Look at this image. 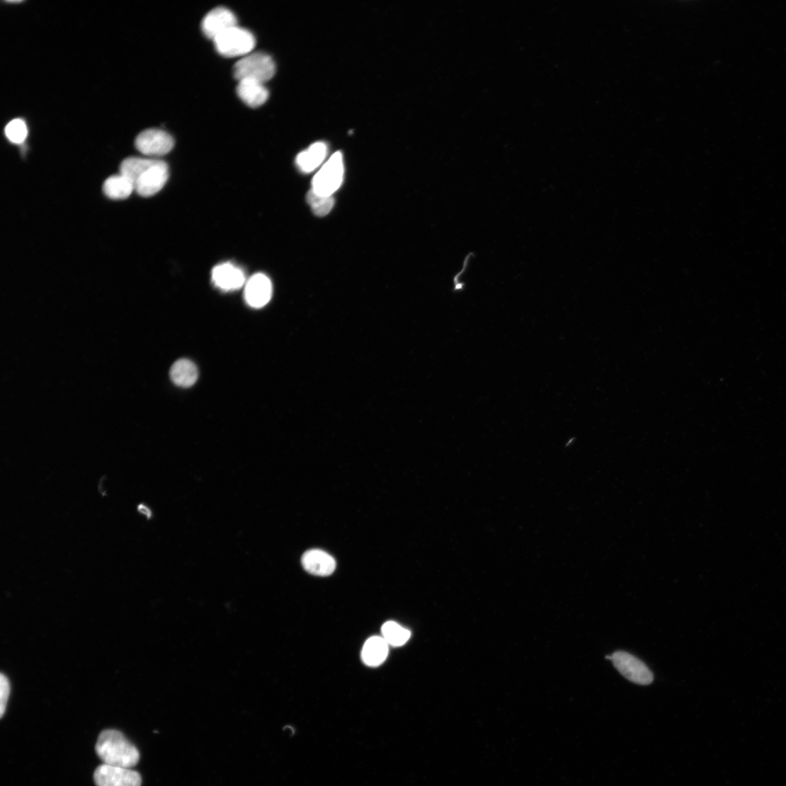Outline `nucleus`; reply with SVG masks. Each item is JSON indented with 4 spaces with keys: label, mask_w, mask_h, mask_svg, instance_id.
I'll return each mask as SVG.
<instances>
[{
    "label": "nucleus",
    "mask_w": 786,
    "mask_h": 786,
    "mask_svg": "<svg viewBox=\"0 0 786 786\" xmlns=\"http://www.w3.org/2000/svg\"><path fill=\"white\" fill-rule=\"evenodd\" d=\"M327 153L328 147L324 142L314 143L297 155L296 164L302 172L311 173L324 161Z\"/></svg>",
    "instance_id": "nucleus-13"
},
{
    "label": "nucleus",
    "mask_w": 786,
    "mask_h": 786,
    "mask_svg": "<svg viewBox=\"0 0 786 786\" xmlns=\"http://www.w3.org/2000/svg\"><path fill=\"white\" fill-rule=\"evenodd\" d=\"M307 201L312 212L318 217H325L330 213L334 205L333 196H323L310 190L307 195Z\"/></svg>",
    "instance_id": "nucleus-19"
},
{
    "label": "nucleus",
    "mask_w": 786,
    "mask_h": 786,
    "mask_svg": "<svg viewBox=\"0 0 786 786\" xmlns=\"http://www.w3.org/2000/svg\"><path fill=\"white\" fill-rule=\"evenodd\" d=\"M389 644L383 637H373L367 640L362 649V659L370 667H377L387 659Z\"/></svg>",
    "instance_id": "nucleus-15"
},
{
    "label": "nucleus",
    "mask_w": 786,
    "mask_h": 786,
    "mask_svg": "<svg viewBox=\"0 0 786 786\" xmlns=\"http://www.w3.org/2000/svg\"><path fill=\"white\" fill-rule=\"evenodd\" d=\"M237 18L228 8L218 7L208 12L204 17L201 28L204 35L213 40L218 36L237 25Z\"/></svg>",
    "instance_id": "nucleus-9"
},
{
    "label": "nucleus",
    "mask_w": 786,
    "mask_h": 786,
    "mask_svg": "<svg viewBox=\"0 0 786 786\" xmlns=\"http://www.w3.org/2000/svg\"><path fill=\"white\" fill-rule=\"evenodd\" d=\"M5 132L10 142L20 144L28 137V129L23 120L14 119L6 125Z\"/></svg>",
    "instance_id": "nucleus-20"
},
{
    "label": "nucleus",
    "mask_w": 786,
    "mask_h": 786,
    "mask_svg": "<svg viewBox=\"0 0 786 786\" xmlns=\"http://www.w3.org/2000/svg\"><path fill=\"white\" fill-rule=\"evenodd\" d=\"M96 751L104 765L133 768L139 761V753L120 731L108 729L98 736Z\"/></svg>",
    "instance_id": "nucleus-2"
},
{
    "label": "nucleus",
    "mask_w": 786,
    "mask_h": 786,
    "mask_svg": "<svg viewBox=\"0 0 786 786\" xmlns=\"http://www.w3.org/2000/svg\"><path fill=\"white\" fill-rule=\"evenodd\" d=\"M382 634L387 643L393 647L404 645L411 637V633L407 629L392 621L383 625Z\"/></svg>",
    "instance_id": "nucleus-18"
},
{
    "label": "nucleus",
    "mask_w": 786,
    "mask_h": 786,
    "mask_svg": "<svg viewBox=\"0 0 786 786\" xmlns=\"http://www.w3.org/2000/svg\"><path fill=\"white\" fill-rule=\"evenodd\" d=\"M344 172L343 154L336 152L314 176L311 190L320 195L332 196L342 186Z\"/></svg>",
    "instance_id": "nucleus-4"
},
{
    "label": "nucleus",
    "mask_w": 786,
    "mask_h": 786,
    "mask_svg": "<svg viewBox=\"0 0 786 786\" xmlns=\"http://www.w3.org/2000/svg\"><path fill=\"white\" fill-rule=\"evenodd\" d=\"M212 281L221 290L229 292L240 290L246 283V277L240 268L224 263L213 269Z\"/></svg>",
    "instance_id": "nucleus-11"
},
{
    "label": "nucleus",
    "mask_w": 786,
    "mask_h": 786,
    "mask_svg": "<svg viewBox=\"0 0 786 786\" xmlns=\"http://www.w3.org/2000/svg\"><path fill=\"white\" fill-rule=\"evenodd\" d=\"M239 82L237 93L248 106L258 108L268 101L269 91L264 84L253 80H243Z\"/></svg>",
    "instance_id": "nucleus-14"
},
{
    "label": "nucleus",
    "mask_w": 786,
    "mask_h": 786,
    "mask_svg": "<svg viewBox=\"0 0 786 786\" xmlns=\"http://www.w3.org/2000/svg\"><path fill=\"white\" fill-rule=\"evenodd\" d=\"M612 656V661L616 669L632 683L639 685H649L653 683L652 672L644 663L632 654L617 651Z\"/></svg>",
    "instance_id": "nucleus-6"
},
{
    "label": "nucleus",
    "mask_w": 786,
    "mask_h": 786,
    "mask_svg": "<svg viewBox=\"0 0 786 786\" xmlns=\"http://www.w3.org/2000/svg\"><path fill=\"white\" fill-rule=\"evenodd\" d=\"M137 511L139 513L144 516L148 520L152 517V512L150 508L143 503L138 505Z\"/></svg>",
    "instance_id": "nucleus-22"
},
{
    "label": "nucleus",
    "mask_w": 786,
    "mask_h": 786,
    "mask_svg": "<svg viewBox=\"0 0 786 786\" xmlns=\"http://www.w3.org/2000/svg\"><path fill=\"white\" fill-rule=\"evenodd\" d=\"M275 72V64L272 57L262 52L248 55L234 67V76L239 81L253 80L265 84Z\"/></svg>",
    "instance_id": "nucleus-3"
},
{
    "label": "nucleus",
    "mask_w": 786,
    "mask_h": 786,
    "mask_svg": "<svg viewBox=\"0 0 786 786\" xmlns=\"http://www.w3.org/2000/svg\"><path fill=\"white\" fill-rule=\"evenodd\" d=\"M10 693L11 685L9 680L4 674H1V676H0V716H1V718L6 712Z\"/></svg>",
    "instance_id": "nucleus-21"
},
{
    "label": "nucleus",
    "mask_w": 786,
    "mask_h": 786,
    "mask_svg": "<svg viewBox=\"0 0 786 786\" xmlns=\"http://www.w3.org/2000/svg\"><path fill=\"white\" fill-rule=\"evenodd\" d=\"M606 659L612 661V659H613L612 655H608V656H606Z\"/></svg>",
    "instance_id": "nucleus-23"
},
{
    "label": "nucleus",
    "mask_w": 786,
    "mask_h": 786,
    "mask_svg": "<svg viewBox=\"0 0 786 786\" xmlns=\"http://www.w3.org/2000/svg\"><path fill=\"white\" fill-rule=\"evenodd\" d=\"M135 190L134 183L121 173L109 177L103 186L105 195L113 200L127 198Z\"/></svg>",
    "instance_id": "nucleus-17"
},
{
    "label": "nucleus",
    "mask_w": 786,
    "mask_h": 786,
    "mask_svg": "<svg viewBox=\"0 0 786 786\" xmlns=\"http://www.w3.org/2000/svg\"><path fill=\"white\" fill-rule=\"evenodd\" d=\"M273 293L272 283L264 274H256L246 283L245 300L254 308L266 306L270 300Z\"/></svg>",
    "instance_id": "nucleus-10"
},
{
    "label": "nucleus",
    "mask_w": 786,
    "mask_h": 786,
    "mask_svg": "<svg viewBox=\"0 0 786 786\" xmlns=\"http://www.w3.org/2000/svg\"><path fill=\"white\" fill-rule=\"evenodd\" d=\"M170 377L175 385L181 387H190L198 380L197 366L190 360H178L171 366Z\"/></svg>",
    "instance_id": "nucleus-16"
},
{
    "label": "nucleus",
    "mask_w": 786,
    "mask_h": 786,
    "mask_svg": "<svg viewBox=\"0 0 786 786\" xmlns=\"http://www.w3.org/2000/svg\"><path fill=\"white\" fill-rule=\"evenodd\" d=\"M120 173L134 183L135 191L142 197H151L159 193L168 181V165L159 160L131 156L124 160Z\"/></svg>",
    "instance_id": "nucleus-1"
},
{
    "label": "nucleus",
    "mask_w": 786,
    "mask_h": 786,
    "mask_svg": "<svg viewBox=\"0 0 786 786\" xmlns=\"http://www.w3.org/2000/svg\"><path fill=\"white\" fill-rule=\"evenodd\" d=\"M137 149L143 154L152 156H163L171 151L174 146L172 137L160 129L145 130L136 139Z\"/></svg>",
    "instance_id": "nucleus-7"
},
{
    "label": "nucleus",
    "mask_w": 786,
    "mask_h": 786,
    "mask_svg": "<svg viewBox=\"0 0 786 786\" xmlns=\"http://www.w3.org/2000/svg\"><path fill=\"white\" fill-rule=\"evenodd\" d=\"M97 786H141L142 778L139 773L130 768L100 765L94 773Z\"/></svg>",
    "instance_id": "nucleus-8"
},
{
    "label": "nucleus",
    "mask_w": 786,
    "mask_h": 786,
    "mask_svg": "<svg viewBox=\"0 0 786 786\" xmlns=\"http://www.w3.org/2000/svg\"><path fill=\"white\" fill-rule=\"evenodd\" d=\"M214 42L219 54L225 57H246L256 45L253 34L238 25L218 36Z\"/></svg>",
    "instance_id": "nucleus-5"
},
{
    "label": "nucleus",
    "mask_w": 786,
    "mask_h": 786,
    "mask_svg": "<svg viewBox=\"0 0 786 786\" xmlns=\"http://www.w3.org/2000/svg\"><path fill=\"white\" fill-rule=\"evenodd\" d=\"M302 564L309 574L323 576L331 575L336 565L331 556L319 549L308 550L302 558Z\"/></svg>",
    "instance_id": "nucleus-12"
}]
</instances>
